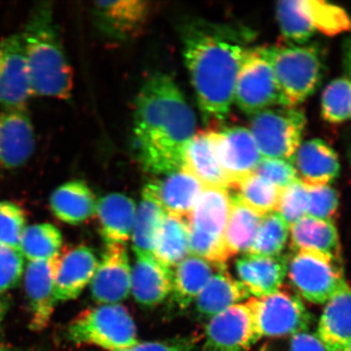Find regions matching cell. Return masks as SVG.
Masks as SVG:
<instances>
[{
	"instance_id": "6da1fadb",
	"label": "cell",
	"mask_w": 351,
	"mask_h": 351,
	"mask_svg": "<svg viewBox=\"0 0 351 351\" xmlns=\"http://www.w3.org/2000/svg\"><path fill=\"white\" fill-rule=\"evenodd\" d=\"M195 112L171 76L156 73L138 92L134 145L147 172L168 175L182 168L184 149L195 135Z\"/></svg>"
},
{
	"instance_id": "7a4b0ae2",
	"label": "cell",
	"mask_w": 351,
	"mask_h": 351,
	"mask_svg": "<svg viewBox=\"0 0 351 351\" xmlns=\"http://www.w3.org/2000/svg\"><path fill=\"white\" fill-rule=\"evenodd\" d=\"M247 50L228 32L195 27L184 32V62L205 119L221 121L228 117Z\"/></svg>"
},
{
	"instance_id": "3957f363",
	"label": "cell",
	"mask_w": 351,
	"mask_h": 351,
	"mask_svg": "<svg viewBox=\"0 0 351 351\" xmlns=\"http://www.w3.org/2000/svg\"><path fill=\"white\" fill-rule=\"evenodd\" d=\"M21 36L32 95L69 100L73 88V69L50 2H40L32 8Z\"/></svg>"
},
{
	"instance_id": "277c9868",
	"label": "cell",
	"mask_w": 351,
	"mask_h": 351,
	"mask_svg": "<svg viewBox=\"0 0 351 351\" xmlns=\"http://www.w3.org/2000/svg\"><path fill=\"white\" fill-rule=\"evenodd\" d=\"M274 71L286 108H297L319 86L323 64L313 45H277L260 48Z\"/></svg>"
},
{
	"instance_id": "5b68a950",
	"label": "cell",
	"mask_w": 351,
	"mask_h": 351,
	"mask_svg": "<svg viewBox=\"0 0 351 351\" xmlns=\"http://www.w3.org/2000/svg\"><path fill=\"white\" fill-rule=\"evenodd\" d=\"M68 337L75 345L108 351L129 350L138 343L135 322L119 304H101L82 311L69 325Z\"/></svg>"
},
{
	"instance_id": "8992f818",
	"label": "cell",
	"mask_w": 351,
	"mask_h": 351,
	"mask_svg": "<svg viewBox=\"0 0 351 351\" xmlns=\"http://www.w3.org/2000/svg\"><path fill=\"white\" fill-rule=\"evenodd\" d=\"M287 274L298 294L316 304H326L348 285L341 260L319 252H295Z\"/></svg>"
},
{
	"instance_id": "52a82bcc",
	"label": "cell",
	"mask_w": 351,
	"mask_h": 351,
	"mask_svg": "<svg viewBox=\"0 0 351 351\" xmlns=\"http://www.w3.org/2000/svg\"><path fill=\"white\" fill-rule=\"evenodd\" d=\"M304 113L297 108L276 107L252 115V135L263 158L291 160L302 144Z\"/></svg>"
},
{
	"instance_id": "ba28073f",
	"label": "cell",
	"mask_w": 351,
	"mask_h": 351,
	"mask_svg": "<svg viewBox=\"0 0 351 351\" xmlns=\"http://www.w3.org/2000/svg\"><path fill=\"white\" fill-rule=\"evenodd\" d=\"M250 307L260 339L288 338L307 332L311 315L302 298L288 289L281 287L272 294L250 298Z\"/></svg>"
},
{
	"instance_id": "9c48e42d",
	"label": "cell",
	"mask_w": 351,
	"mask_h": 351,
	"mask_svg": "<svg viewBox=\"0 0 351 351\" xmlns=\"http://www.w3.org/2000/svg\"><path fill=\"white\" fill-rule=\"evenodd\" d=\"M234 101L242 112L250 115L285 107L271 66L260 48L248 49L245 54L235 83Z\"/></svg>"
},
{
	"instance_id": "30bf717a",
	"label": "cell",
	"mask_w": 351,
	"mask_h": 351,
	"mask_svg": "<svg viewBox=\"0 0 351 351\" xmlns=\"http://www.w3.org/2000/svg\"><path fill=\"white\" fill-rule=\"evenodd\" d=\"M260 339L250 307L241 302L211 318L202 351H247Z\"/></svg>"
},
{
	"instance_id": "8fae6325",
	"label": "cell",
	"mask_w": 351,
	"mask_h": 351,
	"mask_svg": "<svg viewBox=\"0 0 351 351\" xmlns=\"http://www.w3.org/2000/svg\"><path fill=\"white\" fill-rule=\"evenodd\" d=\"M209 133L230 188L255 173L263 157L249 129L230 127L221 131L209 130Z\"/></svg>"
},
{
	"instance_id": "7c38bea8",
	"label": "cell",
	"mask_w": 351,
	"mask_h": 351,
	"mask_svg": "<svg viewBox=\"0 0 351 351\" xmlns=\"http://www.w3.org/2000/svg\"><path fill=\"white\" fill-rule=\"evenodd\" d=\"M131 282L132 267L125 245H107L90 283L92 297L99 304H119L130 295Z\"/></svg>"
},
{
	"instance_id": "4fadbf2b",
	"label": "cell",
	"mask_w": 351,
	"mask_h": 351,
	"mask_svg": "<svg viewBox=\"0 0 351 351\" xmlns=\"http://www.w3.org/2000/svg\"><path fill=\"white\" fill-rule=\"evenodd\" d=\"M32 96L22 36L12 34L0 40V105L21 107Z\"/></svg>"
},
{
	"instance_id": "5bb4252c",
	"label": "cell",
	"mask_w": 351,
	"mask_h": 351,
	"mask_svg": "<svg viewBox=\"0 0 351 351\" xmlns=\"http://www.w3.org/2000/svg\"><path fill=\"white\" fill-rule=\"evenodd\" d=\"M36 149V134L25 106L0 112V167L17 169Z\"/></svg>"
},
{
	"instance_id": "9a60e30c",
	"label": "cell",
	"mask_w": 351,
	"mask_h": 351,
	"mask_svg": "<svg viewBox=\"0 0 351 351\" xmlns=\"http://www.w3.org/2000/svg\"><path fill=\"white\" fill-rule=\"evenodd\" d=\"M91 9L97 27L106 36L119 40L138 36L152 11L151 3L143 0L96 1Z\"/></svg>"
},
{
	"instance_id": "2e32d148",
	"label": "cell",
	"mask_w": 351,
	"mask_h": 351,
	"mask_svg": "<svg viewBox=\"0 0 351 351\" xmlns=\"http://www.w3.org/2000/svg\"><path fill=\"white\" fill-rule=\"evenodd\" d=\"M60 255L49 260L32 261L25 271V290L31 307L29 328L40 332L49 325L54 313L55 280Z\"/></svg>"
},
{
	"instance_id": "e0dca14e",
	"label": "cell",
	"mask_w": 351,
	"mask_h": 351,
	"mask_svg": "<svg viewBox=\"0 0 351 351\" xmlns=\"http://www.w3.org/2000/svg\"><path fill=\"white\" fill-rule=\"evenodd\" d=\"M290 161L298 180L307 186H328L341 172L338 154L320 138L302 143Z\"/></svg>"
},
{
	"instance_id": "ac0fdd59",
	"label": "cell",
	"mask_w": 351,
	"mask_h": 351,
	"mask_svg": "<svg viewBox=\"0 0 351 351\" xmlns=\"http://www.w3.org/2000/svg\"><path fill=\"white\" fill-rule=\"evenodd\" d=\"M136 257L132 269V295L141 306H156L171 295L174 271L154 255Z\"/></svg>"
},
{
	"instance_id": "d6986e66",
	"label": "cell",
	"mask_w": 351,
	"mask_h": 351,
	"mask_svg": "<svg viewBox=\"0 0 351 351\" xmlns=\"http://www.w3.org/2000/svg\"><path fill=\"white\" fill-rule=\"evenodd\" d=\"M98 263L94 252L87 246L75 247L60 256L55 280L56 301L68 302L80 297L91 283Z\"/></svg>"
},
{
	"instance_id": "ffe728a7",
	"label": "cell",
	"mask_w": 351,
	"mask_h": 351,
	"mask_svg": "<svg viewBox=\"0 0 351 351\" xmlns=\"http://www.w3.org/2000/svg\"><path fill=\"white\" fill-rule=\"evenodd\" d=\"M288 258L282 256L245 254L237 260V272L239 281L254 298L265 297L282 287L287 276Z\"/></svg>"
},
{
	"instance_id": "44dd1931",
	"label": "cell",
	"mask_w": 351,
	"mask_h": 351,
	"mask_svg": "<svg viewBox=\"0 0 351 351\" xmlns=\"http://www.w3.org/2000/svg\"><path fill=\"white\" fill-rule=\"evenodd\" d=\"M182 169L193 175L205 188H230L209 131L200 132L191 138L184 149Z\"/></svg>"
},
{
	"instance_id": "7402d4cb",
	"label": "cell",
	"mask_w": 351,
	"mask_h": 351,
	"mask_svg": "<svg viewBox=\"0 0 351 351\" xmlns=\"http://www.w3.org/2000/svg\"><path fill=\"white\" fill-rule=\"evenodd\" d=\"M230 207L232 195L228 189L204 188L189 218L191 232L223 240Z\"/></svg>"
},
{
	"instance_id": "603a6c76",
	"label": "cell",
	"mask_w": 351,
	"mask_h": 351,
	"mask_svg": "<svg viewBox=\"0 0 351 351\" xmlns=\"http://www.w3.org/2000/svg\"><path fill=\"white\" fill-rule=\"evenodd\" d=\"M137 205L122 193H110L97 203L100 233L107 245L123 244L131 239Z\"/></svg>"
},
{
	"instance_id": "cb8c5ba5",
	"label": "cell",
	"mask_w": 351,
	"mask_h": 351,
	"mask_svg": "<svg viewBox=\"0 0 351 351\" xmlns=\"http://www.w3.org/2000/svg\"><path fill=\"white\" fill-rule=\"evenodd\" d=\"M152 184L166 214L188 219L205 188L196 178L182 169Z\"/></svg>"
},
{
	"instance_id": "d4e9b609",
	"label": "cell",
	"mask_w": 351,
	"mask_h": 351,
	"mask_svg": "<svg viewBox=\"0 0 351 351\" xmlns=\"http://www.w3.org/2000/svg\"><path fill=\"white\" fill-rule=\"evenodd\" d=\"M316 336L327 351H341L351 343V288L346 286L325 304Z\"/></svg>"
},
{
	"instance_id": "484cf974",
	"label": "cell",
	"mask_w": 351,
	"mask_h": 351,
	"mask_svg": "<svg viewBox=\"0 0 351 351\" xmlns=\"http://www.w3.org/2000/svg\"><path fill=\"white\" fill-rule=\"evenodd\" d=\"M97 203L93 191L86 182L75 180L54 189L50 196V207L60 221L77 226L96 215Z\"/></svg>"
},
{
	"instance_id": "4316f807",
	"label": "cell",
	"mask_w": 351,
	"mask_h": 351,
	"mask_svg": "<svg viewBox=\"0 0 351 351\" xmlns=\"http://www.w3.org/2000/svg\"><path fill=\"white\" fill-rule=\"evenodd\" d=\"M223 267L226 265L189 255L173 269V301L180 308H186L195 302L215 272Z\"/></svg>"
},
{
	"instance_id": "83f0119b",
	"label": "cell",
	"mask_w": 351,
	"mask_h": 351,
	"mask_svg": "<svg viewBox=\"0 0 351 351\" xmlns=\"http://www.w3.org/2000/svg\"><path fill=\"white\" fill-rule=\"evenodd\" d=\"M289 237L295 252H319L341 260L339 232L332 221L304 217L290 226Z\"/></svg>"
},
{
	"instance_id": "f1b7e54d",
	"label": "cell",
	"mask_w": 351,
	"mask_h": 351,
	"mask_svg": "<svg viewBox=\"0 0 351 351\" xmlns=\"http://www.w3.org/2000/svg\"><path fill=\"white\" fill-rule=\"evenodd\" d=\"M249 295L243 284L233 278L223 267L215 272L195 302L198 313L212 318L235 304H241Z\"/></svg>"
},
{
	"instance_id": "f546056e",
	"label": "cell",
	"mask_w": 351,
	"mask_h": 351,
	"mask_svg": "<svg viewBox=\"0 0 351 351\" xmlns=\"http://www.w3.org/2000/svg\"><path fill=\"white\" fill-rule=\"evenodd\" d=\"M157 199L152 182L143 191L142 201L137 206L131 239L136 256L154 255L157 237L165 216Z\"/></svg>"
},
{
	"instance_id": "4dcf8cb0",
	"label": "cell",
	"mask_w": 351,
	"mask_h": 351,
	"mask_svg": "<svg viewBox=\"0 0 351 351\" xmlns=\"http://www.w3.org/2000/svg\"><path fill=\"white\" fill-rule=\"evenodd\" d=\"M262 219L263 216L247 207L237 195H232L230 217L223 232V241L232 257L249 253Z\"/></svg>"
},
{
	"instance_id": "1f68e13d",
	"label": "cell",
	"mask_w": 351,
	"mask_h": 351,
	"mask_svg": "<svg viewBox=\"0 0 351 351\" xmlns=\"http://www.w3.org/2000/svg\"><path fill=\"white\" fill-rule=\"evenodd\" d=\"M189 237L188 219L165 214L157 237L154 257L174 269L189 255Z\"/></svg>"
},
{
	"instance_id": "d6a6232c",
	"label": "cell",
	"mask_w": 351,
	"mask_h": 351,
	"mask_svg": "<svg viewBox=\"0 0 351 351\" xmlns=\"http://www.w3.org/2000/svg\"><path fill=\"white\" fill-rule=\"evenodd\" d=\"M62 244L63 237L56 226L48 223H36L25 228L20 252L29 262L49 260L60 255Z\"/></svg>"
},
{
	"instance_id": "836d02e7",
	"label": "cell",
	"mask_w": 351,
	"mask_h": 351,
	"mask_svg": "<svg viewBox=\"0 0 351 351\" xmlns=\"http://www.w3.org/2000/svg\"><path fill=\"white\" fill-rule=\"evenodd\" d=\"M237 197L261 216L276 212L281 189L253 173L234 186Z\"/></svg>"
},
{
	"instance_id": "e575fe53",
	"label": "cell",
	"mask_w": 351,
	"mask_h": 351,
	"mask_svg": "<svg viewBox=\"0 0 351 351\" xmlns=\"http://www.w3.org/2000/svg\"><path fill=\"white\" fill-rule=\"evenodd\" d=\"M276 17L284 38L292 43L304 44L316 32L309 18L306 0L278 2Z\"/></svg>"
},
{
	"instance_id": "d590c367",
	"label": "cell",
	"mask_w": 351,
	"mask_h": 351,
	"mask_svg": "<svg viewBox=\"0 0 351 351\" xmlns=\"http://www.w3.org/2000/svg\"><path fill=\"white\" fill-rule=\"evenodd\" d=\"M289 234L290 226L281 218L280 215L276 212L265 215L248 254L267 257L280 256L287 244Z\"/></svg>"
},
{
	"instance_id": "8d00e7d4",
	"label": "cell",
	"mask_w": 351,
	"mask_h": 351,
	"mask_svg": "<svg viewBox=\"0 0 351 351\" xmlns=\"http://www.w3.org/2000/svg\"><path fill=\"white\" fill-rule=\"evenodd\" d=\"M321 114L329 123L338 124L351 119V82L348 78L332 80L323 91Z\"/></svg>"
},
{
	"instance_id": "74e56055",
	"label": "cell",
	"mask_w": 351,
	"mask_h": 351,
	"mask_svg": "<svg viewBox=\"0 0 351 351\" xmlns=\"http://www.w3.org/2000/svg\"><path fill=\"white\" fill-rule=\"evenodd\" d=\"M306 1L311 24L316 32L332 36L351 31V18L345 9L317 0Z\"/></svg>"
},
{
	"instance_id": "f35d334b",
	"label": "cell",
	"mask_w": 351,
	"mask_h": 351,
	"mask_svg": "<svg viewBox=\"0 0 351 351\" xmlns=\"http://www.w3.org/2000/svg\"><path fill=\"white\" fill-rule=\"evenodd\" d=\"M25 228L27 217L24 210L10 201H0V245L20 250Z\"/></svg>"
},
{
	"instance_id": "ab89813d",
	"label": "cell",
	"mask_w": 351,
	"mask_h": 351,
	"mask_svg": "<svg viewBox=\"0 0 351 351\" xmlns=\"http://www.w3.org/2000/svg\"><path fill=\"white\" fill-rule=\"evenodd\" d=\"M308 206V191L307 186L299 180L281 189L276 213L292 226L307 215Z\"/></svg>"
},
{
	"instance_id": "60d3db41",
	"label": "cell",
	"mask_w": 351,
	"mask_h": 351,
	"mask_svg": "<svg viewBox=\"0 0 351 351\" xmlns=\"http://www.w3.org/2000/svg\"><path fill=\"white\" fill-rule=\"evenodd\" d=\"M308 206L306 216L332 221L338 211L339 195L336 189L328 186H307Z\"/></svg>"
},
{
	"instance_id": "b9f144b4",
	"label": "cell",
	"mask_w": 351,
	"mask_h": 351,
	"mask_svg": "<svg viewBox=\"0 0 351 351\" xmlns=\"http://www.w3.org/2000/svg\"><path fill=\"white\" fill-rule=\"evenodd\" d=\"M24 272V257L18 249L0 245V294L15 287Z\"/></svg>"
},
{
	"instance_id": "7bdbcfd3",
	"label": "cell",
	"mask_w": 351,
	"mask_h": 351,
	"mask_svg": "<svg viewBox=\"0 0 351 351\" xmlns=\"http://www.w3.org/2000/svg\"><path fill=\"white\" fill-rule=\"evenodd\" d=\"M255 173L280 189L298 180L294 166L285 159L262 158Z\"/></svg>"
},
{
	"instance_id": "ee69618b",
	"label": "cell",
	"mask_w": 351,
	"mask_h": 351,
	"mask_svg": "<svg viewBox=\"0 0 351 351\" xmlns=\"http://www.w3.org/2000/svg\"><path fill=\"white\" fill-rule=\"evenodd\" d=\"M258 351H327L316 334L304 332L288 338L269 339Z\"/></svg>"
},
{
	"instance_id": "f6af8a7d",
	"label": "cell",
	"mask_w": 351,
	"mask_h": 351,
	"mask_svg": "<svg viewBox=\"0 0 351 351\" xmlns=\"http://www.w3.org/2000/svg\"><path fill=\"white\" fill-rule=\"evenodd\" d=\"M123 351H193V345L186 339L145 341Z\"/></svg>"
},
{
	"instance_id": "bcb514c9",
	"label": "cell",
	"mask_w": 351,
	"mask_h": 351,
	"mask_svg": "<svg viewBox=\"0 0 351 351\" xmlns=\"http://www.w3.org/2000/svg\"><path fill=\"white\" fill-rule=\"evenodd\" d=\"M343 66L346 77L351 82V36L346 38L343 43Z\"/></svg>"
},
{
	"instance_id": "7dc6e473",
	"label": "cell",
	"mask_w": 351,
	"mask_h": 351,
	"mask_svg": "<svg viewBox=\"0 0 351 351\" xmlns=\"http://www.w3.org/2000/svg\"><path fill=\"white\" fill-rule=\"evenodd\" d=\"M7 311V306L5 302L0 300V325H1L2 321L4 319Z\"/></svg>"
},
{
	"instance_id": "c3c4849f",
	"label": "cell",
	"mask_w": 351,
	"mask_h": 351,
	"mask_svg": "<svg viewBox=\"0 0 351 351\" xmlns=\"http://www.w3.org/2000/svg\"><path fill=\"white\" fill-rule=\"evenodd\" d=\"M341 351H351V343L350 345L346 346V348H343V350Z\"/></svg>"
},
{
	"instance_id": "681fc988",
	"label": "cell",
	"mask_w": 351,
	"mask_h": 351,
	"mask_svg": "<svg viewBox=\"0 0 351 351\" xmlns=\"http://www.w3.org/2000/svg\"><path fill=\"white\" fill-rule=\"evenodd\" d=\"M0 351H10V350H7V348H2V346H0Z\"/></svg>"
},
{
	"instance_id": "f907efd6",
	"label": "cell",
	"mask_w": 351,
	"mask_h": 351,
	"mask_svg": "<svg viewBox=\"0 0 351 351\" xmlns=\"http://www.w3.org/2000/svg\"><path fill=\"white\" fill-rule=\"evenodd\" d=\"M348 157H350V164H351V147L350 149V154H348Z\"/></svg>"
}]
</instances>
